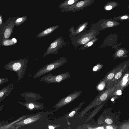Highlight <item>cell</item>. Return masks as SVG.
Here are the masks:
<instances>
[{"label": "cell", "mask_w": 129, "mask_h": 129, "mask_svg": "<svg viewBox=\"0 0 129 129\" xmlns=\"http://www.w3.org/2000/svg\"><path fill=\"white\" fill-rule=\"evenodd\" d=\"M28 61L26 58L11 61L4 66L3 68L16 73L18 80H20L25 75Z\"/></svg>", "instance_id": "obj_1"}, {"label": "cell", "mask_w": 129, "mask_h": 129, "mask_svg": "<svg viewBox=\"0 0 129 129\" xmlns=\"http://www.w3.org/2000/svg\"><path fill=\"white\" fill-rule=\"evenodd\" d=\"M66 57H61L59 59L46 65L40 69L34 75L33 78L36 79L43 75L62 66L67 62Z\"/></svg>", "instance_id": "obj_2"}, {"label": "cell", "mask_w": 129, "mask_h": 129, "mask_svg": "<svg viewBox=\"0 0 129 129\" xmlns=\"http://www.w3.org/2000/svg\"><path fill=\"white\" fill-rule=\"evenodd\" d=\"M15 17H9L6 22L0 25V44L10 37L15 26Z\"/></svg>", "instance_id": "obj_3"}, {"label": "cell", "mask_w": 129, "mask_h": 129, "mask_svg": "<svg viewBox=\"0 0 129 129\" xmlns=\"http://www.w3.org/2000/svg\"><path fill=\"white\" fill-rule=\"evenodd\" d=\"M69 77L70 74L68 72L55 75L49 73L42 77L40 81L48 84H56L66 79Z\"/></svg>", "instance_id": "obj_4"}, {"label": "cell", "mask_w": 129, "mask_h": 129, "mask_svg": "<svg viewBox=\"0 0 129 129\" xmlns=\"http://www.w3.org/2000/svg\"><path fill=\"white\" fill-rule=\"evenodd\" d=\"M67 43L64 42L63 38L59 37L53 42L51 43L44 53L43 57L50 54H55L58 53L59 50L63 46H66Z\"/></svg>", "instance_id": "obj_5"}, {"label": "cell", "mask_w": 129, "mask_h": 129, "mask_svg": "<svg viewBox=\"0 0 129 129\" xmlns=\"http://www.w3.org/2000/svg\"><path fill=\"white\" fill-rule=\"evenodd\" d=\"M41 116V114L39 113L30 115L26 118L14 124L13 126L15 127L16 126L21 127L26 124L34 123L40 119Z\"/></svg>", "instance_id": "obj_6"}, {"label": "cell", "mask_w": 129, "mask_h": 129, "mask_svg": "<svg viewBox=\"0 0 129 129\" xmlns=\"http://www.w3.org/2000/svg\"><path fill=\"white\" fill-rule=\"evenodd\" d=\"M13 87V85L10 84L0 90V102L11 93Z\"/></svg>", "instance_id": "obj_7"}, {"label": "cell", "mask_w": 129, "mask_h": 129, "mask_svg": "<svg viewBox=\"0 0 129 129\" xmlns=\"http://www.w3.org/2000/svg\"><path fill=\"white\" fill-rule=\"evenodd\" d=\"M59 26V25H56L48 27L39 33L36 36V37L40 38L46 36L52 33Z\"/></svg>", "instance_id": "obj_8"}, {"label": "cell", "mask_w": 129, "mask_h": 129, "mask_svg": "<svg viewBox=\"0 0 129 129\" xmlns=\"http://www.w3.org/2000/svg\"><path fill=\"white\" fill-rule=\"evenodd\" d=\"M17 42L16 39L13 38L11 39H7L4 40L0 44V47L2 46H9L16 44Z\"/></svg>", "instance_id": "obj_9"}, {"label": "cell", "mask_w": 129, "mask_h": 129, "mask_svg": "<svg viewBox=\"0 0 129 129\" xmlns=\"http://www.w3.org/2000/svg\"><path fill=\"white\" fill-rule=\"evenodd\" d=\"M75 0H66L59 5L58 8L61 9L66 8L73 4Z\"/></svg>", "instance_id": "obj_10"}, {"label": "cell", "mask_w": 129, "mask_h": 129, "mask_svg": "<svg viewBox=\"0 0 129 129\" xmlns=\"http://www.w3.org/2000/svg\"><path fill=\"white\" fill-rule=\"evenodd\" d=\"M27 18V16H23L15 17L14 24L15 26H18L23 23Z\"/></svg>", "instance_id": "obj_11"}, {"label": "cell", "mask_w": 129, "mask_h": 129, "mask_svg": "<svg viewBox=\"0 0 129 129\" xmlns=\"http://www.w3.org/2000/svg\"><path fill=\"white\" fill-rule=\"evenodd\" d=\"M23 105L26 106L28 109L30 110H35L36 109H39V105L38 106L35 103L33 102L25 103Z\"/></svg>", "instance_id": "obj_12"}, {"label": "cell", "mask_w": 129, "mask_h": 129, "mask_svg": "<svg viewBox=\"0 0 129 129\" xmlns=\"http://www.w3.org/2000/svg\"><path fill=\"white\" fill-rule=\"evenodd\" d=\"M107 97V95L106 93H104L102 94L100 97L101 100L102 101L105 100Z\"/></svg>", "instance_id": "obj_13"}, {"label": "cell", "mask_w": 129, "mask_h": 129, "mask_svg": "<svg viewBox=\"0 0 129 129\" xmlns=\"http://www.w3.org/2000/svg\"><path fill=\"white\" fill-rule=\"evenodd\" d=\"M9 81L8 79L7 78H0V85L3 84Z\"/></svg>", "instance_id": "obj_14"}, {"label": "cell", "mask_w": 129, "mask_h": 129, "mask_svg": "<svg viewBox=\"0 0 129 129\" xmlns=\"http://www.w3.org/2000/svg\"><path fill=\"white\" fill-rule=\"evenodd\" d=\"M124 54V51L122 50H120L117 52V55L119 57L122 56Z\"/></svg>", "instance_id": "obj_15"}, {"label": "cell", "mask_w": 129, "mask_h": 129, "mask_svg": "<svg viewBox=\"0 0 129 129\" xmlns=\"http://www.w3.org/2000/svg\"><path fill=\"white\" fill-rule=\"evenodd\" d=\"M84 3L83 1H81L78 2L77 3L76 5V6L78 8H79L82 6L84 5Z\"/></svg>", "instance_id": "obj_16"}, {"label": "cell", "mask_w": 129, "mask_h": 129, "mask_svg": "<svg viewBox=\"0 0 129 129\" xmlns=\"http://www.w3.org/2000/svg\"><path fill=\"white\" fill-rule=\"evenodd\" d=\"M105 122L109 124H110L112 123L113 121L112 120L110 119L107 118L105 120Z\"/></svg>", "instance_id": "obj_17"}, {"label": "cell", "mask_w": 129, "mask_h": 129, "mask_svg": "<svg viewBox=\"0 0 129 129\" xmlns=\"http://www.w3.org/2000/svg\"><path fill=\"white\" fill-rule=\"evenodd\" d=\"M89 41V39L87 38L86 37L83 38L81 41L82 43L83 44H85Z\"/></svg>", "instance_id": "obj_18"}, {"label": "cell", "mask_w": 129, "mask_h": 129, "mask_svg": "<svg viewBox=\"0 0 129 129\" xmlns=\"http://www.w3.org/2000/svg\"><path fill=\"white\" fill-rule=\"evenodd\" d=\"M121 76V73L120 72L117 73L115 76V78L116 79H119Z\"/></svg>", "instance_id": "obj_19"}, {"label": "cell", "mask_w": 129, "mask_h": 129, "mask_svg": "<svg viewBox=\"0 0 129 129\" xmlns=\"http://www.w3.org/2000/svg\"><path fill=\"white\" fill-rule=\"evenodd\" d=\"M114 76V74L113 73H111L108 75L107 77V78L109 79H111L113 78Z\"/></svg>", "instance_id": "obj_20"}, {"label": "cell", "mask_w": 129, "mask_h": 129, "mask_svg": "<svg viewBox=\"0 0 129 129\" xmlns=\"http://www.w3.org/2000/svg\"><path fill=\"white\" fill-rule=\"evenodd\" d=\"M113 25V23L112 21H108L107 23V25L109 27H112Z\"/></svg>", "instance_id": "obj_21"}, {"label": "cell", "mask_w": 129, "mask_h": 129, "mask_svg": "<svg viewBox=\"0 0 129 129\" xmlns=\"http://www.w3.org/2000/svg\"><path fill=\"white\" fill-rule=\"evenodd\" d=\"M104 86L103 84H101L99 85L98 86V88L100 90H102L103 89Z\"/></svg>", "instance_id": "obj_22"}, {"label": "cell", "mask_w": 129, "mask_h": 129, "mask_svg": "<svg viewBox=\"0 0 129 129\" xmlns=\"http://www.w3.org/2000/svg\"><path fill=\"white\" fill-rule=\"evenodd\" d=\"M117 93L118 95H121L122 94L121 91L120 90H118L117 91Z\"/></svg>", "instance_id": "obj_23"}, {"label": "cell", "mask_w": 129, "mask_h": 129, "mask_svg": "<svg viewBox=\"0 0 129 129\" xmlns=\"http://www.w3.org/2000/svg\"><path fill=\"white\" fill-rule=\"evenodd\" d=\"M112 8V7L111 6H107L106 8V9L107 10H110Z\"/></svg>", "instance_id": "obj_24"}, {"label": "cell", "mask_w": 129, "mask_h": 129, "mask_svg": "<svg viewBox=\"0 0 129 129\" xmlns=\"http://www.w3.org/2000/svg\"><path fill=\"white\" fill-rule=\"evenodd\" d=\"M128 76V74H126L123 77V81L125 79H126Z\"/></svg>", "instance_id": "obj_25"}, {"label": "cell", "mask_w": 129, "mask_h": 129, "mask_svg": "<svg viewBox=\"0 0 129 129\" xmlns=\"http://www.w3.org/2000/svg\"><path fill=\"white\" fill-rule=\"evenodd\" d=\"M127 81L128 80L127 78L124 80L123 81V82L122 83L123 84V85L125 84L127 82Z\"/></svg>", "instance_id": "obj_26"}, {"label": "cell", "mask_w": 129, "mask_h": 129, "mask_svg": "<svg viewBox=\"0 0 129 129\" xmlns=\"http://www.w3.org/2000/svg\"><path fill=\"white\" fill-rule=\"evenodd\" d=\"M128 17L127 16H123L121 17V19H125L128 18Z\"/></svg>", "instance_id": "obj_27"}, {"label": "cell", "mask_w": 129, "mask_h": 129, "mask_svg": "<svg viewBox=\"0 0 129 129\" xmlns=\"http://www.w3.org/2000/svg\"><path fill=\"white\" fill-rule=\"evenodd\" d=\"M84 27V26H82L81 27L80 29L79 30V32H80L83 29V28Z\"/></svg>", "instance_id": "obj_28"}, {"label": "cell", "mask_w": 129, "mask_h": 129, "mask_svg": "<svg viewBox=\"0 0 129 129\" xmlns=\"http://www.w3.org/2000/svg\"><path fill=\"white\" fill-rule=\"evenodd\" d=\"M106 128L107 129H113L112 127L111 126H110V125H109V126H107L106 127Z\"/></svg>", "instance_id": "obj_29"}, {"label": "cell", "mask_w": 129, "mask_h": 129, "mask_svg": "<svg viewBox=\"0 0 129 129\" xmlns=\"http://www.w3.org/2000/svg\"><path fill=\"white\" fill-rule=\"evenodd\" d=\"M55 128V127L51 125H50L48 126V128L50 129H54Z\"/></svg>", "instance_id": "obj_30"}, {"label": "cell", "mask_w": 129, "mask_h": 129, "mask_svg": "<svg viewBox=\"0 0 129 129\" xmlns=\"http://www.w3.org/2000/svg\"><path fill=\"white\" fill-rule=\"evenodd\" d=\"M98 69V67L96 66H95L94 67L93 70L94 71H96Z\"/></svg>", "instance_id": "obj_31"}, {"label": "cell", "mask_w": 129, "mask_h": 129, "mask_svg": "<svg viewBox=\"0 0 129 129\" xmlns=\"http://www.w3.org/2000/svg\"><path fill=\"white\" fill-rule=\"evenodd\" d=\"M93 44V43L92 42H90L89 43H88V46H90L92 45V44Z\"/></svg>", "instance_id": "obj_32"}, {"label": "cell", "mask_w": 129, "mask_h": 129, "mask_svg": "<svg viewBox=\"0 0 129 129\" xmlns=\"http://www.w3.org/2000/svg\"><path fill=\"white\" fill-rule=\"evenodd\" d=\"M4 107V105H2L0 106V112L3 109Z\"/></svg>", "instance_id": "obj_33"}, {"label": "cell", "mask_w": 129, "mask_h": 129, "mask_svg": "<svg viewBox=\"0 0 129 129\" xmlns=\"http://www.w3.org/2000/svg\"><path fill=\"white\" fill-rule=\"evenodd\" d=\"M97 129H103V128H104L102 127H98V128H97Z\"/></svg>", "instance_id": "obj_34"}, {"label": "cell", "mask_w": 129, "mask_h": 129, "mask_svg": "<svg viewBox=\"0 0 129 129\" xmlns=\"http://www.w3.org/2000/svg\"><path fill=\"white\" fill-rule=\"evenodd\" d=\"M114 99H113V98L112 99H111V101H114Z\"/></svg>", "instance_id": "obj_35"}, {"label": "cell", "mask_w": 129, "mask_h": 129, "mask_svg": "<svg viewBox=\"0 0 129 129\" xmlns=\"http://www.w3.org/2000/svg\"><path fill=\"white\" fill-rule=\"evenodd\" d=\"M1 124H0V127H1Z\"/></svg>", "instance_id": "obj_36"}]
</instances>
